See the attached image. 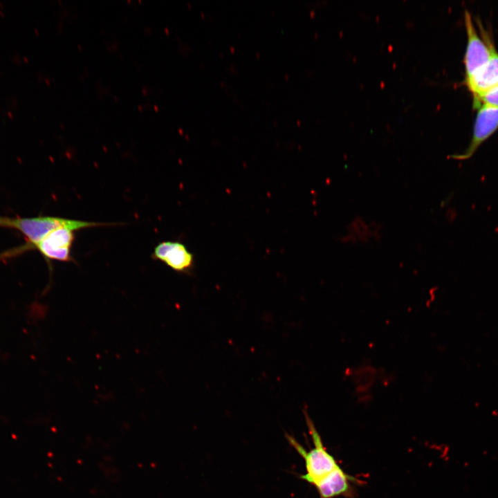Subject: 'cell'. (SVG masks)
<instances>
[{"label":"cell","mask_w":498,"mask_h":498,"mask_svg":"<svg viewBox=\"0 0 498 498\" xmlns=\"http://www.w3.org/2000/svg\"><path fill=\"white\" fill-rule=\"evenodd\" d=\"M303 413L313 448L306 451L293 436L286 434V437L290 445L304 460L306 473L300 475V478L313 485L339 465L324 446L322 438L308 412L303 409Z\"/></svg>","instance_id":"6da1fadb"},{"label":"cell","mask_w":498,"mask_h":498,"mask_svg":"<svg viewBox=\"0 0 498 498\" xmlns=\"http://www.w3.org/2000/svg\"><path fill=\"white\" fill-rule=\"evenodd\" d=\"M0 223L14 227L20 230L35 246L49 232L66 227L74 231L95 228L122 225L116 223H99L54 216H39L25 219H0Z\"/></svg>","instance_id":"7a4b0ae2"},{"label":"cell","mask_w":498,"mask_h":498,"mask_svg":"<svg viewBox=\"0 0 498 498\" xmlns=\"http://www.w3.org/2000/svg\"><path fill=\"white\" fill-rule=\"evenodd\" d=\"M464 21L468 39L464 56L465 84L488 63L493 43L486 32L481 33L483 39L481 34L479 35L468 10L465 11Z\"/></svg>","instance_id":"3957f363"},{"label":"cell","mask_w":498,"mask_h":498,"mask_svg":"<svg viewBox=\"0 0 498 498\" xmlns=\"http://www.w3.org/2000/svg\"><path fill=\"white\" fill-rule=\"evenodd\" d=\"M470 142L461 154L451 156L455 160L471 158L479 147L498 129V108L487 104L479 105Z\"/></svg>","instance_id":"277c9868"},{"label":"cell","mask_w":498,"mask_h":498,"mask_svg":"<svg viewBox=\"0 0 498 498\" xmlns=\"http://www.w3.org/2000/svg\"><path fill=\"white\" fill-rule=\"evenodd\" d=\"M152 257L163 261L179 273L188 275L194 269V255L183 243L178 241H165L159 243L154 248Z\"/></svg>","instance_id":"5b68a950"},{"label":"cell","mask_w":498,"mask_h":498,"mask_svg":"<svg viewBox=\"0 0 498 498\" xmlns=\"http://www.w3.org/2000/svg\"><path fill=\"white\" fill-rule=\"evenodd\" d=\"M74 240V230L61 227L49 232L36 246L48 259L75 262L71 256Z\"/></svg>","instance_id":"8992f818"},{"label":"cell","mask_w":498,"mask_h":498,"mask_svg":"<svg viewBox=\"0 0 498 498\" xmlns=\"http://www.w3.org/2000/svg\"><path fill=\"white\" fill-rule=\"evenodd\" d=\"M354 477L347 474L338 465L326 476L315 482L320 498H334L338 496L353 497L354 490L352 483L358 482Z\"/></svg>","instance_id":"52a82bcc"},{"label":"cell","mask_w":498,"mask_h":498,"mask_svg":"<svg viewBox=\"0 0 498 498\" xmlns=\"http://www.w3.org/2000/svg\"><path fill=\"white\" fill-rule=\"evenodd\" d=\"M465 85L474 100L498 86V52L494 44L488 63Z\"/></svg>","instance_id":"ba28073f"},{"label":"cell","mask_w":498,"mask_h":498,"mask_svg":"<svg viewBox=\"0 0 498 498\" xmlns=\"http://www.w3.org/2000/svg\"><path fill=\"white\" fill-rule=\"evenodd\" d=\"M483 104L498 108V86L474 100V107Z\"/></svg>","instance_id":"9c48e42d"}]
</instances>
